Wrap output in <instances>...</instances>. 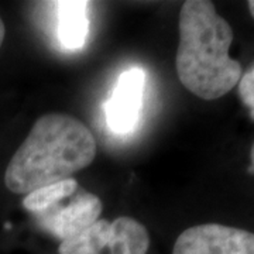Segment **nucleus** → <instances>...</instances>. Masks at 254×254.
Instances as JSON below:
<instances>
[{"instance_id":"nucleus-5","label":"nucleus","mask_w":254,"mask_h":254,"mask_svg":"<svg viewBox=\"0 0 254 254\" xmlns=\"http://www.w3.org/2000/svg\"><path fill=\"white\" fill-rule=\"evenodd\" d=\"M173 254H254V233L219 223H203L184 230Z\"/></svg>"},{"instance_id":"nucleus-6","label":"nucleus","mask_w":254,"mask_h":254,"mask_svg":"<svg viewBox=\"0 0 254 254\" xmlns=\"http://www.w3.org/2000/svg\"><path fill=\"white\" fill-rule=\"evenodd\" d=\"M145 73L133 66L120 73L110 98L105 102L106 125L112 133L126 136L134 131L143 110Z\"/></svg>"},{"instance_id":"nucleus-9","label":"nucleus","mask_w":254,"mask_h":254,"mask_svg":"<svg viewBox=\"0 0 254 254\" xmlns=\"http://www.w3.org/2000/svg\"><path fill=\"white\" fill-rule=\"evenodd\" d=\"M237 86H239V96L249 108L250 118L254 120V65L247 72L242 75Z\"/></svg>"},{"instance_id":"nucleus-11","label":"nucleus","mask_w":254,"mask_h":254,"mask_svg":"<svg viewBox=\"0 0 254 254\" xmlns=\"http://www.w3.org/2000/svg\"><path fill=\"white\" fill-rule=\"evenodd\" d=\"M250 158H252V165L249 167V173L254 174V143L252 145V151H250Z\"/></svg>"},{"instance_id":"nucleus-12","label":"nucleus","mask_w":254,"mask_h":254,"mask_svg":"<svg viewBox=\"0 0 254 254\" xmlns=\"http://www.w3.org/2000/svg\"><path fill=\"white\" fill-rule=\"evenodd\" d=\"M247 6H249V10H250V14H252V17L254 18V0H250V1L247 3Z\"/></svg>"},{"instance_id":"nucleus-3","label":"nucleus","mask_w":254,"mask_h":254,"mask_svg":"<svg viewBox=\"0 0 254 254\" xmlns=\"http://www.w3.org/2000/svg\"><path fill=\"white\" fill-rule=\"evenodd\" d=\"M150 236L137 219H99L76 236L60 243L58 254H147Z\"/></svg>"},{"instance_id":"nucleus-4","label":"nucleus","mask_w":254,"mask_h":254,"mask_svg":"<svg viewBox=\"0 0 254 254\" xmlns=\"http://www.w3.org/2000/svg\"><path fill=\"white\" fill-rule=\"evenodd\" d=\"M103 203L98 195L78 188L75 193L34 215L38 225L60 242L76 236L99 220Z\"/></svg>"},{"instance_id":"nucleus-2","label":"nucleus","mask_w":254,"mask_h":254,"mask_svg":"<svg viewBox=\"0 0 254 254\" xmlns=\"http://www.w3.org/2000/svg\"><path fill=\"white\" fill-rule=\"evenodd\" d=\"M233 30L208 0H187L180 11V46L175 68L185 89L203 100L232 91L243 75L230 58Z\"/></svg>"},{"instance_id":"nucleus-10","label":"nucleus","mask_w":254,"mask_h":254,"mask_svg":"<svg viewBox=\"0 0 254 254\" xmlns=\"http://www.w3.org/2000/svg\"><path fill=\"white\" fill-rule=\"evenodd\" d=\"M4 36H6V28H4V23L0 17V48L3 46V41H4Z\"/></svg>"},{"instance_id":"nucleus-7","label":"nucleus","mask_w":254,"mask_h":254,"mask_svg":"<svg viewBox=\"0 0 254 254\" xmlns=\"http://www.w3.org/2000/svg\"><path fill=\"white\" fill-rule=\"evenodd\" d=\"M88 1L58 3V40L64 50L73 51L85 46L89 33Z\"/></svg>"},{"instance_id":"nucleus-1","label":"nucleus","mask_w":254,"mask_h":254,"mask_svg":"<svg viewBox=\"0 0 254 254\" xmlns=\"http://www.w3.org/2000/svg\"><path fill=\"white\" fill-rule=\"evenodd\" d=\"M96 157V140L79 119L48 113L37 119L4 171L7 190L27 195L72 178Z\"/></svg>"},{"instance_id":"nucleus-8","label":"nucleus","mask_w":254,"mask_h":254,"mask_svg":"<svg viewBox=\"0 0 254 254\" xmlns=\"http://www.w3.org/2000/svg\"><path fill=\"white\" fill-rule=\"evenodd\" d=\"M78 188H79L78 181L73 178H68V180H64V181L57 182V184L27 193L26 198L23 199V206L30 213L37 215V213H41L48 208H51L57 202L71 196L72 193L76 192Z\"/></svg>"}]
</instances>
